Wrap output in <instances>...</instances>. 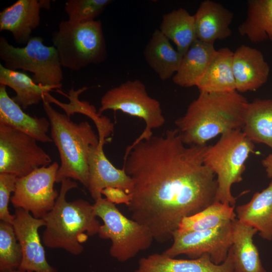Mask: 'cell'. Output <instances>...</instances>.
<instances>
[{
    "mask_svg": "<svg viewBox=\"0 0 272 272\" xmlns=\"http://www.w3.org/2000/svg\"><path fill=\"white\" fill-rule=\"evenodd\" d=\"M238 30L252 43L272 42V0H249L245 20Z\"/></svg>",
    "mask_w": 272,
    "mask_h": 272,
    "instance_id": "26",
    "label": "cell"
},
{
    "mask_svg": "<svg viewBox=\"0 0 272 272\" xmlns=\"http://www.w3.org/2000/svg\"><path fill=\"white\" fill-rule=\"evenodd\" d=\"M43 106L50 122L51 139L60 159L56 182L73 179L87 188L88 153L91 147L98 145L99 137L88 121L73 122L66 114L54 109L45 98Z\"/></svg>",
    "mask_w": 272,
    "mask_h": 272,
    "instance_id": "4",
    "label": "cell"
},
{
    "mask_svg": "<svg viewBox=\"0 0 272 272\" xmlns=\"http://www.w3.org/2000/svg\"><path fill=\"white\" fill-rule=\"evenodd\" d=\"M144 54L148 64L162 81L173 77L183 57L159 29L152 34Z\"/></svg>",
    "mask_w": 272,
    "mask_h": 272,
    "instance_id": "23",
    "label": "cell"
},
{
    "mask_svg": "<svg viewBox=\"0 0 272 272\" xmlns=\"http://www.w3.org/2000/svg\"><path fill=\"white\" fill-rule=\"evenodd\" d=\"M0 58L9 70H22L33 74L38 85L52 89L62 86L63 72L56 49L43 44V38L32 37L26 46L15 47L4 36L0 37Z\"/></svg>",
    "mask_w": 272,
    "mask_h": 272,
    "instance_id": "8",
    "label": "cell"
},
{
    "mask_svg": "<svg viewBox=\"0 0 272 272\" xmlns=\"http://www.w3.org/2000/svg\"><path fill=\"white\" fill-rule=\"evenodd\" d=\"M17 178L12 174L0 173V219L12 225L14 215L10 213L8 205L11 194L15 190Z\"/></svg>",
    "mask_w": 272,
    "mask_h": 272,
    "instance_id": "33",
    "label": "cell"
},
{
    "mask_svg": "<svg viewBox=\"0 0 272 272\" xmlns=\"http://www.w3.org/2000/svg\"><path fill=\"white\" fill-rule=\"evenodd\" d=\"M257 231L236 218L233 221L231 253L234 272H267L264 268L253 237Z\"/></svg>",
    "mask_w": 272,
    "mask_h": 272,
    "instance_id": "20",
    "label": "cell"
},
{
    "mask_svg": "<svg viewBox=\"0 0 272 272\" xmlns=\"http://www.w3.org/2000/svg\"><path fill=\"white\" fill-rule=\"evenodd\" d=\"M22 259V252L13 225L0 222V271L18 269Z\"/></svg>",
    "mask_w": 272,
    "mask_h": 272,
    "instance_id": "31",
    "label": "cell"
},
{
    "mask_svg": "<svg viewBox=\"0 0 272 272\" xmlns=\"http://www.w3.org/2000/svg\"><path fill=\"white\" fill-rule=\"evenodd\" d=\"M59 165L54 162L18 177L11 201L36 218L41 219L54 207L59 193L54 188Z\"/></svg>",
    "mask_w": 272,
    "mask_h": 272,
    "instance_id": "11",
    "label": "cell"
},
{
    "mask_svg": "<svg viewBox=\"0 0 272 272\" xmlns=\"http://www.w3.org/2000/svg\"><path fill=\"white\" fill-rule=\"evenodd\" d=\"M51 162L49 155L35 139L0 123V173L21 177Z\"/></svg>",
    "mask_w": 272,
    "mask_h": 272,
    "instance_id": "10",
    "label": "cell"
},
{
    "mask_svg": "<svg viewBox=\"0 0 272 272\" xmlns=\"http://www.w3.org/2000/svg\"><path fill=\"white\" fill-rule=\"evenodd\" d=\"M7 272H25V271H21L19 269H16V270H13L7 271Z\"/></svg>",
    "mask_w": 272,
    "mask_h": 272,
    "instance_id": "36",
    "label": "cell"
},
{
    "mask_svg": "<svg viewBox=\"0 0 272 272\" xmlns=\"http://www.w3.org/2000/svg\"><path fill=\"white\" fill-rule=\"evenodd\" d=\"M50 6V1L18 0L1 12L0 31L11 32L17 43L27 44L39 26L40 10Z\"/></svg>",
    "mask_w": 272,
    "mask_h": 272,
    "instance_id": "15",
    "label": "cell"
},
{
    "mask_svg": "<svg viewBox=\"0 0 272 272\" xmlns=\"http://www.w3.org/2000/svg\"><path fill=\"white\" fill-rule=\"evenodd\" d=\"M236 218L235 207L215 201L198 213L183 218L176 231L189 232L210 230Z\"/></svg>",
    "mask_w": 272,
    "mask_h": 272,
    "instance_id": "29",
    "label": "cell"
},
{
    "mask_svg": "<svg viewBox=\"0 0 272 272\" xmlns=\"http://www.w3.org/2000/svg\"><path fill=\"white\" fill-rule=\"evenodd\" d=\"M62 67L79 71L90 64L103 62L107 49L99 20L83 22L62 21L52 34Z\"/></svg>",
    "mask_w": 272,
    "mask_h": 272,
    "instance_id": "6",
    "label": "cell"
},
{
    "mask_svg": "<svg viewBox=\"0 0 272 272\" xmlns=\"http://www.w3.org/2000/svg\"><path fill=\"white\" fill-rule=\"evenodd\" d=\"M207 147L185 145L176 128L127 147L123 168L133 186L127 207L158 243L172 239L183 218L215 201L216 176L204 163Z\"/></svg>",
    "mask_w": 272,
    "mask_h": 272,
    "instance_id": "1",
    "label": "cell"
},
{
    "mask_svg": "<svg viewBox=\"0 0 272 272\" xmlns=\"http://www.w3.org/2000/svg\"><path fill=\"white\" fill-rule=\"evenodd\" d=\"M84 87L77 90L72 88L68 95L64 94L69 99L68 103H62L51 96L48 93L45 94L44 98L49 103H54L61 108L70 117L75 113H81L90 117L95 123L98 132L99 140H106L113 132L114 124L107 117L99 114L96 108L88 102L81 101L79 96L81 93L87 90Z\"/></svg>",
    "mask_w": 272,
    "mask_h": 272,
    "instance_id": "30",
    "label": "cell"
},
{
    "mask_svg": "<svg viewBox=\"0 0 272 272\" xmlns=\"http://www.w3.org/2000/svg\"><path fill=\"white\" fill-rule=\"evenodd\" d=\"M233 221L210 230L189 232L176 231L172 245L163 253L173 258L185 254L190 259L207 254L214 263L221 264L226 259L232 244Z\"/></svg>",
    "mask_w": 272,
    "mask_h": 272,
    "instance_id": "12",
    "label": "cell"
},
{
    "mask_svg": "<svg viewBox=\"0 0 272 272\" xmlns=\"http://www.w3.org/2000/svg\"><path fill=\"white\" fill-rule=\"evenodd\" d=\"M134 272H234L231 253L226 259L217 264L205 254L194 259H177L163 253H154L141 258Z\"/></svg>",
    "mask_w": 272,
    "mask_h": 272,
    "instance_id": "16",
    "label": "cell"
},
{
    "mask_svg": "<svg viewBox=\"0 0 272 272\" xmlns=\"http://www.w3.org/2000/svg\"><path fill=\"white\" fill-rule=\"evenodd\" d=\"M101 193L107 200L115 205L124 203L127 206L130 200V194L119 188L107 187L102 191Z\"/></svg>",
    "mask_w": 272,
    "mask_h": 272,
    "instance_id": "34",
    "label": "cell"
},
{
    "mask_svg": "<svg viewBox=\"0 0 272 272\" xmlns=\"http://www.w3.org/2000/svg\"><path fill=\"white\" fill-rule=\"evenodd\" d=\"M217 50L214 45L196 39L183 56L173 76V83L182 87L196 86L206 73Z\"/></svg>",
    "mask_w": 272,
    "mask_h": 272,
    "instance_id": "24",
    "label": "cell"
},
{
    "mask_svg": "<svg viewBox=\"0 0 272 272\" xmlns=\"http://www.w3.org/2000/svg\"><path fill=\"white\" fill-rule=\"evenodd\" d=\"M77 187V182L71 179L62 180L54 207L41 218L45 227L42 237L44 245L62 249L74 255L83 251L82 243L88 236L98 234L101 225L93 205L84 199L66 200L67 192Z\"/></svg>",
    "mask_w": 272,
    "mask_h": 272,
    "instance_id": "3",
    "label": "cell"
},
{
    "mask_svg": "<svg viewBox=\"0 0 272 272\" xmlns=\"http://www.w3.org/2000/svg\"><path fill=\"white\" fill-rule=\"evenodd\" d=\"M236 219L257 231L263 239L272 240V180L260 192H255L247 203L235 209Z\"/></svg>",
    "mask_w": 272,
    "mask_h": 272,
    "instance_id": "21",
    "label": "cell"
},
{
    "mask_svg": "<svg viewBox=\"0 0 272 272\" xmlns=\"http://www.w3.org/2000/svg\"><path fill=\"white\" fill-rule=\"evenodd\" d=\"M0 123L19 130L42 143L52 142L47 133L50 122L45 117L31 116L10 98L6 87L0 85Z\"/></svg>",
    "mask_w": 272,
    "mask_h": 272,
    "instance_id": "19",
    "label": "cell"
},
{
    "mask_svg": "<svg viewBox=\"0 0 272 272\" xmlns=\"http://www.w3.org/2000/svg\"><path fill=\"white\" fill-rule=\"evenodd\" d=\"M112 1L110 0H68L64 10L68 20L73 22H83L95 20Z\"/></svg>",
    "mask_w": 272,
    "mask_h": 272,
    "instance_id": "32",
    "label": "cell"
},
{
    "mask_svg": "<svg viewBox=\"0 0 272 272\" xmlns=\"http://www.w3.org/2000/svg\"><path fill=\"white\" fill-rule=\"evenodd\" d=\"M263 167L264 168L268 178H272V153L262 160Z\"/></svg>",
    "mask_w": 272,
    "mask_h": 272,
    "instance_id": "35",
    "label": "cell"
},
{
    "mask_svg": "<svg viewBox=\"0 0 272 272\" xmlns=\"http://www.w3.org/2000/svg\"><path fill=\"white\" fill-rule=\"evenodd\" d=\"M247 103L237 91L200 92L185 114L175 121L182 141L187 146H203L219 134L241 129Z\"/></svg>",
    "mask_w": 272,
    "mask_h": 272,
    "instance_id": "2",
    "label": "cell"
},
{
    "mask_svg": "<svg viewBox=\"0 0 272 272\" xmlns=\"http://www.w3.org/2000/svg\"><path fill=\"white\" fill-rule=\"evenodd\" d=\"M0 85L12 88L16 93L13 100L22 108L38 104L45 94L53 89L36 84L27 74L6 68L0 64Z\"/></svg>",
    "mask_w": 272,
    "mask_h": 272,
    "instance_id": "28",
    "label": "cell"
},
{
    "mask_svg": "<svg viewBox=\"0 0 272 272\" xmlns=\"http://www.w3.org/2000/svg\"><path fill=\"white\" fill-rule=\"evenodd\" d=\"M93 206L95 215L103 222L98 235L111 240L109 253L112 257L124 262L151 247L154 239L150 230L127 218L115 204L101 196L95 200Z\"/></svg>",
    "mask_w": 272,
    "mask_h": 272,
    "instance_id": "7",
    "label": "cell"
},
{
    "mask_svg": "<svg viewBox=\"0 0 272 272\" xmlns=\"http://www.w3.org/2000/svg\"><path fill=\"white\" fill-rule=\"evenodd\" d=\"M242 129L252 142L265 144L272 149V99L248 102Z\"/></svg>",
    "mask_w": 272,
    "mask_h": 272,
    "instance_id": "25",
    "label": "cell"
},
{
    "mask_svg": "<svg viewBox=\"0 0 272 272\" xmlns=\"http://www.w3.org/2000/svg\"><path fill=\"white\" fill-rule=\"evenodd\" d=\"M254 148V143L240 129L222 134L216 144L208 146L204 163L216 176L215 201L235 207L231 187L242 180L245 162Z\"/></svg>",
    "mask_w": 272,
    "mask_h": 272,
    "instance_id": "5",
    "label": "cell"
},
{
    "mask_svg": "<svg viewBox=\"0 0 272 272\" xmlns=\"http://www.w3.org/2000/svg\"><path fill=\"white\" fill-rule=\"evenodd\" d=\"M108 110L120 111L145 121L146 128L138 141L152 135V130L165 122L160 102L149 95L145 84L138 79L126 81L104 94L98 113L102 115Z\"/></svg>",
    "mask_w": 272,
    "mask_h": 272,
    "instance_id": "9",
    "label": "cell"
},
{
    "mask_svg": "<svg viewBox=\"0 0 272 272\" xmlns=\"http://www.w3.org/2000/svg\"><path fill=\"white\" fill-rule=\"evenodd\" d=\"M194 16L196 39L214 45L232 34L230 25L234 14L221 4L205 0L200 4Z\"/></svg>",
    "mask_w": 272,
    "mask_h": 272,
    "instance_id": "18",
    "label": "cell"
},
{
    "mask_svg": "<svg viewBox=\"0 0 272 272\" xmlns=\"http://www.w3.org/2000/svg\"><path fill=\"white\" fill-rule=\"evenodd\" d=\"M233 54L228 47L217 50L196 86L199 92L223 93L236 91L232 67Z\"/></svg>",
    "mask_w": 272,
    "mask_h": 272,
    "instance_id": "22",
    "label": "cell"
},
{
    "mask_svg": "<svg viewBox=\"0 0 272 272\" xmlns=\"http://www.w3.org/2000/svg\"><path fill=\"white\" fill-rule=\"evenodd\" d=\"M13 226L22 252L18 269L25 272H57L47 261L38 230L45 226L42 219L34 218L22 209H16Z\"/></svg>",
    "mask_w": 272,
    "mask_h": 272,
    "instance_id": "13",
    "label": "cell"
},
{
    "mask_svg": "<svg viewBox=\"0 0 272 272\" xmlns=\"http://www.w3.org/2000/svg\"><path fill=\"white\" fill-rule=\"evenodd\" d=\"M232 67L236 91H254L268 80L270 67L259 50L241 45L234 52Z\"/></svg>",
    "mask_w": 272,
    "mask_h": 272,
    "instance_id": "17",
    "label": "cell"
},
{
    "mask_svg": "<svg viewBox=\"0 0 272 272\" xmlns=\"http://www.w3.org/2000/svg\"><path fill=\"white\" fill-rule=\"evenodd\" d=\"M106 142L99 141L97 146L91 147L88 153L89 181L87 188L96 200L102 196V191L107 187H117L129 194L133 183L124 169L114 167L107 159L103 150Z\"/></svg>",
    "mask_w": 272,
    "mask_h": 272,
    "instance_id": "14",
    "label": "cell"
},
{
    "mask_svg": "<svg viewBox=\"0 0 272 272\" xmlns=\"http://www.w3.org/2000/svg\"><path fill=\"white\" fill-rule=\"evenodd\" d=\"M159 30L182 56L197 39L194 16L181 8L163 15Z\"/></svg>",
    "mask_w": 272,
    "mask_h": 272,
    "instance_id": "27",
    "label": "cell"
}]
</instances>
